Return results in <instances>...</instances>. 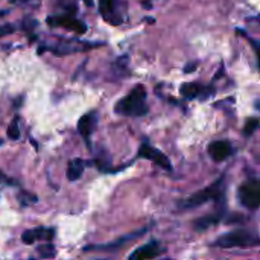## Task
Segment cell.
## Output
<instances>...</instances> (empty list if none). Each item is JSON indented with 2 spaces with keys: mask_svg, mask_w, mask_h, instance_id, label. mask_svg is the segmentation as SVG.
<instances>
[{
  "mask_svg": "<svg viewBox=\"0 0 260 260\" xmlns=\"http://www.w3.org/2000/svg\"><path fill=\"white\" fill-rule=\"evenodd\" d=\"M259 128V119L257 117H251V119H248L247 120V125H245V128H244V136H251V134H254V131Z\"/></svg>",
  "mask_w": 260,
  "mask_h": 260,
  "instance_id": "obj_17",
  "label": "cell"
},
{
  "mask_svg": "<svg viewBox=\"0 0 260 260\" xmlns=\"http://www.w3.org/2000/svg\"><path fill=\"white\" fill-rule=\"evenodd\" d=\"M216 247L219 248H250L259 245V238L251 233L250 230H236L227 235H222L216 242Z\"/></svg>",
  "mask_w": 260,
  "mask_h": 260,
  "instance_id": "obj_2",
  "label": "cell"
},
{
  "mask_svg": "<svg viewBox=\"0 0 260 260\" xmlns=\"http://www.w3.org/2000/svg\"><path fill=\"white\" fill-rule=\"evenodd\" d=\"M139 157H142V158H146V160H151V161H154L155 165H158L160 168H163V169H168V171H171L172 169V165H171V161H169V158L165 155V154H161L158 149H155V148H152L151 145H148V143H143L142 146H140V149H139V154H137Z\"/></svg>",
  "mask_w": 260,
  "mask_h": 260,
  "instance_id": "obj_6",
  "label": "cell"
},
{
  "mask_svg": "<svg viewBox=\"0 0 260 260\" xmlns=\"http://www.w3.org/2000/svg\"><path fill=\"white\" fill-rule=\"evenodd\" d=\"M6 134H8V137H9L11 140H18V139H20V129H18V119H17V117H15V119L11 122V125L8 126Z\"/></svg>",
  "mask_w": 260,
  "mask_h": 260,
  "instance_id": "obj_16",
  "label": "cell"
},
{
  "mask_svg": "<svg viewBox=\"0 0 260 260\" xmlns=\"http://www.w3.org/2000/svg\"><path fill=\"white\" fill-rule=\"evenodd\" d=\"M160 247L158 244L155 242H151L148 245H143L142 248H137L134 253L129 254V259L131 260H148V259H154L160 254Z\"/></svg>",
  "mask_w": 260,
  "mask_h": 260,
  "instance_id": "obj_10",
  "label": "cell"
},
{
  "mask_svg": "<svg viewBox=\"0 0 260 260\" xmlns=\"http://www.w3.org/2000/svg\"><path fill=\"white\" fill-rule=\"evenodd\" d=\"M145 230H140V232H136V233H133V235H128V236H125V238H122V239H119V241H116V242H113V244H110V245H101V247H87L85 250H117V247H120V245H123L125 242H129V241H133L134 238H137L140 233H143Z\"/></svg>",
  "mask_w": 260,
  "mask_h": 260,
  "instance_id": "obj_13",
  "label": "cell"
},
{
  "mask_svg": "<svg viewBox=\"0 0 260 260\" xmlns=\"http://www.w3.org/2000/svg\"><path fill=\"white\" fill-rule=\"evenodd\" d=\"M84 168H85L84 160H81V158H73V160H70V163H69V166H67V178H69L70 181L79 180L81 175H82V172H84Z\"/></svg>",
  "mask_w": 260,
  "mask_h": 260,
  "instance_id": "obj_12",
  "label": "cell"
},
{
  "mask_svg": "<svg viewBox=\"0 0 260 260\" xmlns=\"http://www.w3.org/2000/svg\"><path fill=\"white\" fill-rule=\"evenodd\" d=\"M219 221H221L219 216H212V215H209V216H204V218L197 219V221H195V229H197V230H206V229H209V227L218 224Z\"/></svg>",
  "mask_w": 260,
  "mask_h": 260,
  "instance_id": "obj_15",
  "label": "cell"
},
{
  "mask_svg": "<svg viewBox=\"0 0 260 260\" xmlns=\"http://www.w3.org/2000/svg\"><path fill=\"white\" fill-rule=\"evenodd\" d=\"M47 23L50 26H62L69 30H75L78 34H85L87 32V24L81 20H76L75 17L66 14V15H50L47 18Z\"/></svg>",
  "mask_w": 260,
  "mask_h": 260,
  "instance_id": "obj_5",
  "label": "cell"
},
{
  "mask_svg": "<svg viewBox=\"0 0 260 260\" xmlns=\"http://www.w3.org/2000/svg\"><path fill=\"white\" fill-rule=\"evenodd\" d=\"M222 181H224V177H221L218 181H215L213 184H210L209 187H206L204 190H200L193 195H190L189 198H186L181 204L183 209H195V207H200L212 200H216V201H221L224 198V187H222Z\"/></svg>",
  "mask_w": 260,
  "mask_h": 260,
  "instance_id": "obj_3",
  "label": "cell"
},
{
  "mask_svg": "<svg viewBox=\"0 0 260 260\" xmlns=\"http://www.w3.org/2000/svg\"><path fill=\"white\" fill-rule=\"evenodd\" d=\"M203 93V87L200 84H195V82H187V84H183L181 85V94L187 99H193V98H198L200 94Z\"/></svg>",
  "mask_w": 260,
  "mask_h": 260,
  "instance_id": "obj_14",
  "label": "cell"
},
{
  "mask_svg": "<svg viewBox=\"0 0 260 260\" xmlns=\"http://www.w3.org/2000/svg\"><path fill=\"white\" fill-rule=\"evenodd\" d=\"M38 253L41 254V257H53L56 253H55V247L47 244V245H40L38 247Z\"/></svg>",
  "mask_w": 260,
  "mask_h": 260,
  "instance_id": "obj_18",
  "label": "cell"
},
{
  "mask_svg": "<svg viewBox=\"0 0 260 260\" xmlns=\"http://www.w3.org/2000/svg\"><path fill=\"white\" fill-rule=\"evenodd\" d=\"M87 6H93V0H84Z\"/></svg>",
  "mask_w": 260,
  "mask_h": 260,
  "instance_id": "obj_20",
  "label": "cell"
},
{
  "mask_svg": "<svg viewBox=\"0 0 260 260\" xmlns=\"http://www.w3.org/2000/svg\"><path fill=\"white\" fill-rule=\"evenodd\" d=\"M53 230L52 229H43V227H40V229H34V230H26L24 233H23V236H21V241L26 244V245H30V244H34L35 241H38V239H41V238H44V239H52L53 238Z\"/></svg>",
  "mask_w": 260,
  "mask_h": 260,
  "instance_id": "obj_11",
  "label": "cell"
},
{
  "mask_svg": "<svg viewBox=\"0 0 260 260\" xmlns=\"http://www.w3.org/2000/svg\"><path fill=\"white\" fill-rule=\"evenodd\" d=\"M145 101H146L145 87L136 85L128 96L122 98L117 102L114 111L122 116H145L148 113V105Z\"/></svg>",
  "mask_w": 260,
  "mask_h": 260,
  "instance_id": "obj_1",
  "label": "cell"
},
{
  "mask_svg": "<svg viewBox=\"0 0 260 260\" xmlns=\"http://www.w3.org/2000/svg\"><path fill=\"white\" fill-rule=\"evenodd\" d=\"M99 11L110 24H120L122 18L114 9V0H99Z\"/></svg>",
  "mask_w": 260,
  "mask_h": 260,
  "instance_id": "obj_9",
  "label": "cell"
},
{
  "mask_svg": "<svg viewBox=\"0 0 260 260\" xmlns=\"http://www.w3.org/2000/svg\"><path fill=\"white\" fill-rule=\"evenodd\" d=\"M96 113L94 111H91V113H87V114H84L81 119H79V122H78V131H79V134L85 139V142H87V145L90 146V143H88V139H90V136L93 134V131H94V126H96Z\"/></svg>",
  "mask_w": 260,
  "mask_h": 260,
  "instance_id": "obj_8",
  "label": "cell"
},
{
  "mask_svg": "<svg viewBox=\"0 0 260 260\" xmlns=\"http://www.w3.org/2000/svg\"><path fill=\"white\" fill-rule=\"evenodd\" d=\"M195 70V66H192V67H186V72H193Z\"/></svg>",
  "mask_w": 260,
  "mask_h": 260,
  "instance_id": "obj_21",
  "label": "cell"
},
{
  "mask_svg": "<svg viewBox=\"0 0 260 260\" xmlns=\"http://www.w3.org/2000/svg\"><path fill=\"white\" fill-rule=\"evenodd\" d=\"M239 201L250 210H257L260 206V184L257 180H250L239 187Z\"/></svg>",
  "mask_w": 260,
  "mask_h": 260,
  "instance_id": "obj_4",
  "label": "cell"
},
{
  "mask_svg": "<svg viewBox=\"0 0 260 260\" xmlns=\"http://www.w3.org/2000/svg\"><path fill=\"white\" fill-rule=\"evenodd\" d=\"M14 32V26L12 24H5V26H0V37L3 35H8V34H12Z\"/></svg>",
  "mask_w": 260,
  "mask_h": 260,
  "instance_id": "obj_19",
  "label": "cell"
},
{
  "mask_svg": "<svg viewBox=\"0 0 260 260\" xmlns=\"http://www.w3.org/2000/svg\"><path fill=\"white\" fill-rule=\"evenodd\" d=\"M209 152H210V157L215 160V161H224L227 160L232 152H233V148L229 142H224V140H216L213 142L210 146H209Z\"/></svg>",
  "mask_w": 260,
  "mask_h": 260,
  "instance_id": "obj_7",
  "label": "cell"
}]
</instances>
